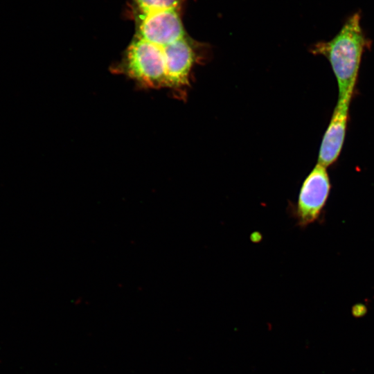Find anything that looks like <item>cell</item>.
<instances>
[{
    "label": "cell",
    "mask_w": 374,
    "mask_h": 374,
    "mask_svg": "<svg viewBox=\"0 0 374 374\" xmlns=\"http://www.w3.org/2000/svg\"><path fill=\"white\" fill-rule=\"evenodd\" d=\"M366 42L360 15L355 13L335 37L317 43L313 48L314 53L325 56L332 66L338 84V100L352 98Z\"/></svg>",
    "instance_id": "obj_1"
},
{
    "label": "cell",
    "mask_w": 374,
    "mask_h": 374,
    "mask_svg": "<svg viewBox=\"0 0 374 374\" xmlns=\"http://www.w3.org/2000/svg\"><path fill=\"white\" fill-rule=\"evenodd\" d=\"M114 73L123 74L143 89L166 87L163 47L134 37Z\"/></svg>",
    "instance_id": "obj_2"
},
{
    "label": "cell",
    "mask_w": 374,
    "mask_h": 374,
    "mask_svg": "<svg viewBox=\"0 0 374 374\" xmlns=\"http://www.w3.org/2000/svg\"><path fill=\"white\" fill-rule=\"evenodd\" d=\"M330 183L326 168L317 163L304 180L295 205L289 208L301 227H305L319 217L328 199Z\"/></svg>",
    "instance_id": "obj_3"
},
{
    "label": "cell",
    "mask_w": 374,
    "mask_h": 374,
    "mask_svg": "<svg viewBox=\"0 0 374 374\" xmlns=\"http://www.w3.org/2000/svg\"><path fill=\"white\" fill-rule=\"evenodd\" d=\"M135 21L134 37L163 47L186 36L179 10L132 12Z\"/></svg>",
    "instance_id": "obj_4"
},
{
    "label": "cell",
    "mask_w": 374,
    "mask_h": 374,
    "mask_svg": "<svg viewBox=\"0 0 374 374\" xmlns=\"http://www.w3.org/2000/svg\"><path fill=\"white\" fill-rule=\"evenodd\" d=\"M166 87L175 89L187 86L191 69L196 60L193 43L186 36L163 47Z\"/></svg>",
    "instance_id": "obj_5"
},
{
    "label": "cell",
    "mask_w": 374,
    "mask_h": 374,
    "mask_svg": "<svg viewBox=\"0 0 374 374\" xmlns=\"http://www.w3.org/2000/svg\"><path fill=\"white\" fill-rule=\"evenodd\" d=\"M350 100H338L329 125L324 134L318 159V163L327 168L338 158L346 130Z\"/></svg>",
    "instance_id": "obj_6"
},
{
    "label": "cell",
    "mask_w": 374,
    "mask_h": 374,
    "mask_svg": "<svg viewBox=\"0 0 374 374\" xmlns=\"http://www.w3.org/2000/svg\"><path fill=\"white\" fill-rule=\"evenodd\" d=\"M183 0H130L131 12L179 9Z\"/></svg>",
    "instance_id": "obj_7"
}]
</instances>
